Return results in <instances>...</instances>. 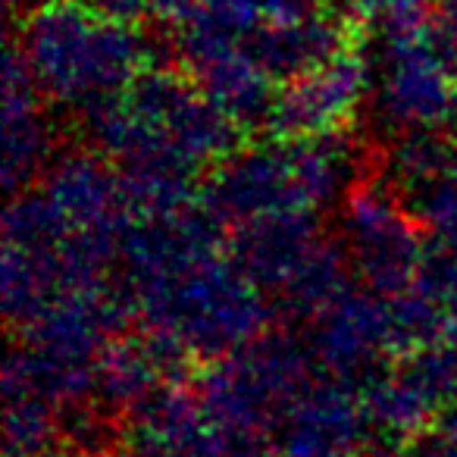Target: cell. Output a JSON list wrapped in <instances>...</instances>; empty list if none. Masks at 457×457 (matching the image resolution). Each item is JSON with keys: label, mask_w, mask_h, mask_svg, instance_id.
Here are the masks:
<instances>
[{"label": "cell", "mask_w": 457, "mask_h": 457, "mask_svg": "<svg viewBox=\"0 0 457 457\" xmlns=\"http://www.w3.org/2000/svg\"><path fill=\"white\" fill-rule=\"evenodd\" d=\"M207 201L135 216L120 251L141 329L188 361H216L270 332L267 292L242 270Z\"/></svg>", "instance_id": "cell-1"}, {"label": "cell", "mask_w": 457, "mask_h": 457, "mask_svg": "<svg viewBox=\"0 0 457 457\" xmlns=\"http://www.w3.org/2000/svg\"><path fill=\"white\" fill-rule=\"evenodd\" d=\"M85 116L91 147L122 172L138 216L195 201L197 176L232 157L245 135L188 72L154 66Z\"/></svg>", "instance_id": "cell-2"}, {"label": "cell", "mask_w": 457, "mask_h": 457, "mask_svg": "<svg viewBox=\"0 0 457 457\" xmlns=\"http://www.w3.org/2000/svg\"><path fill=\"white\" fill-rule=\"evenodd\" d=\"M361 170V151L348 132L276 135V141L238 147L222 160L204 201L232 228L270 216H320L345 201Z\"/></svg>", "instance_id": "cell-3"}, {"label": "cell", "mask_w": 457, "mask_h": 457, "mask_svg": "<svg viewBox=\"0 0 457 457\" xmlns=\"http://www.w3.org/2000/svg\"><path fill=\"white\" fill-rule=\"evenodd\" d=\"M22 60L47 104L95 110L151 70V45L135 22L97 10L88 0H45L22 16Z\"/></svg>", "instance_id": "cell-4"}, {"label": "cell", "mask_w": 457, "mask_h": 457, "mask_svg": "<svg viewBox=\"0 0 457 457\" xmlns=\"http://www.w3.org/2000/svg\"><path fill=\"white\" fill-rule=\"evenodd\" d=\"M320 370L307 342L263 332L245 348L210 361L197 379V398L232 436L267 442Z\"/></svg>", "instance_id": "cell-5"}, {"label": "cell", "mask_w": 457, "mask_h": 457, "mask_svg": "<svg viewBox=\"0 0 457 457\" xmlns=\"http://www.w3.org/2000/svg\"><path fill=\"white\" fill-rule=\"evenodd\" d=\"M232 232V257L295 317L311 320L351 286L348 254L317 216H270Z\"/></svg>", "instance_id": "cell-6"}, {"label": "cell", "mask_w": 457, "mask_h": 457, "mask_svg": "<svg viewBox=\"0 0 457 457\" xmlns=\"http://www.w3.org/2000/svg\"><path fill=\"white\" fill-rule=\"evenodd\" d=\"M370 107L388 135L429 132L448 122L457 88V38L451 29L420 26L382 35Z\"/></svg>", "instance_id": "cell-7"}, {"label": "cell", "mask_w": 457, "mask_h": 457, "mask_svg": "<svg viewBox=\"0 0 457 457\" xmlns=\"http://www.w3.org/2000/svg\"><path fill=\"white\" fill-rule=\"evenodd\" d=\"M338 242L351 276L379 295L404 292L429 254L420 216L382 176H361L338 204Z\"/></svg>", "instance_id": "cell-8"}, {"label": "cell", "mask_w": 457, "mask_h": 457, "mask_svg": "<svg viewBox=\"0 0 457 457\" xmlns=\"http://www.w3.org/2000/svg\"><path fill=\"white\" fill-rule=\"evenodd\" d=\"M363 404L382 457L401 451L457 401V348L429 345L395 357L361 379Z\"/></svg>", "instance_id": "cell-9"}, {"label": "cell", "mask_w": 457, "mask_h": 457, "mask_svg": "<svg viewBox=\"0 0 457 457\" xmlns=\"http://www.w3.org/2000/svg\"><path fill=\"white\" fill-rule=\"evenodd\" d=\"M35 188L45 195L70 236L120 261L122 242L138 213L122 172L97 147L57 154Z\"/></svg>", "instance_id": "cell-10"}, {"label": "cell", "mask_w": 457, "mask_h": 457, "mask_svg": "<svg viewBox=\"0 0 457 457\" xmlns=\"http://www.w3.org/2000/svg\"><path fill=\"white\" fill-rule=\"evenodd\" d=\"M279 457H382L361 379L320 370L273 429Z\"/></svg>", "instance_id": "cell-11"}, {"label": "cell", "mask_w": 457, "mask_h": 457, "mask_svg": "<svg viewBox=\"0 0 457 457\" xmlns=\"http://www.w3.org/2000/svg\"><path fill=\"white\" fill-rule=\"evenodd\" d=\"M373 91V66L357 45L332 54L313 70L282 82L267 126L276 135L348 132Z\"/></svg>", "instance_id": "cell-12"}, {"label": "cell", "mask_w": 457, "mask_h": 457, "mask_svg": "<svg viewBox=\"0 0 457 457\" xmlns=\"http://www.w3.org/2000/svg\"><path fill=\"white\" fill-rule=\"evenodd\" d=\"M129 451L138 457H273L267 442H251L222 429L197 392L182 382L157 392L126 417Z\"/></svg>", "instance_id": "cell-13"}, {"label": "cell", "mask_w": 457, "mask_h": 457, "mask_svg": "<svg viewBox=\"0 0 457 457\" xmlns=\"http://www.w3.org/2000/svg\"><path fill=\"white\" fill-rule=\"evenodd\" d=\"M307 345L323 370L363 379L376 363L398 357L388 295L348 286L307 320Z\"/></svg>", "instance_id": "cell-14"}, {"label": "cell", "mask_w": 457, "mask_h": 457, "mask_svg": "<svg viewBox=\"0 0 457 457\" xmlns=\"http://www.w3.org/2000/svg\"><path fill=\"white\" fill-rule=\"evenodd\" d=\"M185 70L204 88V95L226 110L242 129L263 126L273 113L276 79L248 51L245 41L220 35L213 29L188 26L176 35Z\"/></svg>", "instance_id": "cell-15"}, {"label": "cell", "mask_w": 457, "mask_h": 457, "mask_svg": "<svg viewBox=\"0 0 457 457\" xmlns=\"http://www.w3.org/2000/svg\"><path fill=\"white\" fill-rule=\"evenodd\" d=\"M47 97L38 91L20 47L10 45L0 85V172L10 195L32 188L57 157Z\"/></svg>", "instance_id": "cell-16"}, {"label": "cell", "mask_w": 457, "mask_h": 457, "mask_svg": "<svg viewBox=\"0 0 457 457\" xmlns=\"http://www.w3.org/2000/svg\"><path fill=\"white\" fill-rule=\"evenodd\" d=\"M185 367L188 357L151 332H120L97 357L95 401L107 417H129L157 392L182 382Z\"/></svg>", "instance_id": "cell-17"}, {"label": "cell", "mask_w": 457, "mask_h": 457, "mask_svg": "<svg viewBox=\"0 0 457 457\" xmlns=\"http://www.w3.org/2000/svg\"><path fill=\"white\" fill-rule=\"evenodd\" d=\"M388 304L398 357L429 345L457 348V251L436 245L411 286L398 295H388Z\"/></svg>", "instance_id": "cell-18"}, {"label": "cell", "mask_w": 457, "mask_h": 457, "mask_svg": "<svg viewBox=\"0 0 457 457\" xmlns=\"http://www.w3.org/2000/svg\"><path fill=\"white\" fill-rule=\"evenodd\" d=\"M357 22L361 20H351V16H342L338 10L326 7L320 13L304 16V20L263 29L245 45L276 82H288V79L329 60L332 54L354 45L351 38H354Z\"/></svg>", "instance_id": "cell-19"}, {"label": "cell", "mask_w": 457, "mask_h": 457, "mask_svg": "<svg viewBox=\"0 0 457 457\" xmlns=\"http://www.w3.org/2000/svg\"><path fill=\"white\" fill-rule=\"evenodd\" d=\"M4 457H60L70 417L57 404L26 392H4Z\"/></svg>", "instance_id": "cell-20"}, {"label": "cell", "mask_w": 457, "mask_h": 457, "mask_svg": "<svg viewBox=\"0 0 457 457\" xmlns=\"http://www.w3.org/2000/svg\"><path fill=\"white\" fill-rule=\"evenodd\" d=\"M326 7H332L329 0H201V10L188 26H204L236 41H248L263 29L304 20Z\"/></svg>", "instance_id": "cell-21"}, {"label": "cell", "mask_w": 457, "mask_h": 457, "mask_svg": "<svg viewBox=\"0 0 457 457\" xmlns=\"http://www.w3.org/2000/svg\"><path fill=\"white\" fill-rule=\"evenodd\" d=\"M438 248L457 251V151L423 191L407 201Z\"/></svg>", "instance_id": "cell-22"}, {"label": "cell", "mask_w": 457, "mask_h": 457, "mask_svg": "<svg viewBox=\"0 0 457 457\" xmlns=\"http://www.w3.org/2000/svg\"><path fill=\"white\" fill-rule=\"evenodd\" d=\"M432 4L438 0H357V10H361V22H373L382 35H388L426 22Z\"/></svg>", "instance_id": "cell-23"}, {"label": "cell", "mask_w": 457, "mask_h": 457, "mask_svg": "<svg viewBox=\"0 0 457 457\" xmlns=\"http://www.w3.org/2000/svg\"><path fill=\"white\" fill-rule=\"evenodd\" d=\"M398 457H457V401L445 407L420 436H413Z\"/></svg>", "instance_id": "cell-24"}, {"label": "cell", "mask_w": 457, "mask_h": 457, "mask_svg": "<svg viewBox=\"0 0 457 457\" xmlns=\"http://www.w3.org/2000/svg\"><path fill=\"white\" fill-rule=\"evenodd\" d=\"M201 10V0H151V16L172 35L182 32Z\"/></svg>", "instance_id": "cell-25"}, {"label": "cell", "mask_w": 457, "mask_h": 457, "mask_svg": "<svg viewBox=\"0 0 457 457\" xmlns=\"http://www.w3.org/2000/svg\"><path fill=\"white\" fill-rule=\"evenodd\" d=\"M438 13H442V26L451 29L457 38V0H438Z\"/></svg>", "instance_id": "cell-26"}, {"label": "cell", "mask_w": 457, "mask_h": 457, "mask_svg": "<svg viewBox=\"0 0 457 457\" xmlns=\"http://www.w3.org/2000/svg\"><path fill=\"white\" fill-rule=\"evenodd\" d=\"M38 4H45V0H7V10L13 16H29Z\"/></svg>", "instance_id": "cell-27"}, {"label": "cell", "mask_w": 457, "mask_h": 457, "mask_svg": "<svg viewBox=\"0 0 457 457\" xmlns=\"http://www.w3.org/2000/svg\"><path fill=\"white\" fill-rule=\"evenodd\" d=\"M79 457H138L135 451H85Z\"/></svg>", "instance_id": "cell-28"}, {"label": "cell", "mask_w": 457, "mask_h": 457, "mask_svg": "<svg viewBox=\"0 0 457 457\" xmlns=\"http://www.w3.org/2000/svg\"><path fill=\"white\" fill-rule=\"evenodd\" d=\"M448 126L454 129L457 135V88H454V101H451V113H448Z\"/></svg>", "instance_id": "cell-29"}, {"label": "cell", "mask_w": 457, "mask_h": 457, "mask_svg": "<svg viewBox=\"0 0 457 457\" xmlns=\"http://www.w3.org/2000/svg\"><path fill=\"white\" fill-rule=\"evenodd\" d=\"M273 457H279V454H276V451H273Z\"/></svg>", "instance_id": "cell-30"}]
</instances>
